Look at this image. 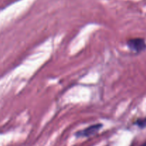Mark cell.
I'll use <instances>...</instances> for the list:
<instances>
[{"label": "cell", "instance_id": "3", "mask_svg": "<svg viewBox=\"0 0 146 146\" xmlns=\"http://www.w3.org/2000/svg\"><path fill=\"white\" fill-rule=\"evenodd\" d=\"M138 126H139L140 128H143L146 126V118H141V119H138L135 122Z\"/></svg>", "mask_w": 146, "mask_h": 146}, {"label": "cell", "instance_id": "2", "mask_svg": "<svg viewBox=\"0 0 146 146\" xmlns=\"http://www.w3.org/2000/svg\"><path fill=\"white\" fill-rule=\"evenodd\" d=\"M102 124H95V125H91V126L88 127L86 129L82 130L81 131H78L76 133V135L77 137H89L93 135H95L96 133L99 131V130L102 128Z\"/></svg>", "mask_w": 146, "mask_h": 146}, {"label": "cell", "instance_id": "1", "mask_svg": "<svg viewBox=\"0 0 146 146\" xmlns=\"http://www.w3.org/2000/svg\"><path fill=\"white\" fill-rule=\"evenodd\" d=\"M127 46L131 51L135 53H140L145 51L146 48V43L143 38H131L127 41Z\"/></svg>", "mask_w": 146, "mask_h": 146}, {"label": "cell", "instance_id": "4", "mask_svg": "<svg viewBox=\"0 0 146 146\" xmlns=\"http://www.w3.org/2000/svg\"><path fill=\"white\" fill-rule=\"evenodd\" d=\"M141 146H146V142H145V143H144L143 144V145H141Z\"/></svg>", "mask_w": 146, "mask_h": 146}]
</instances>
